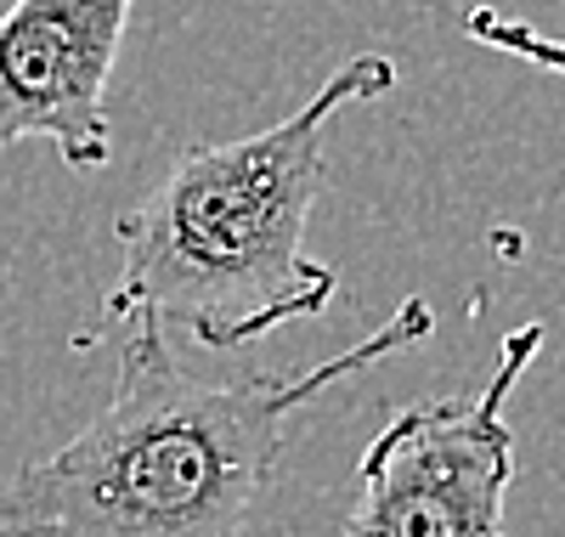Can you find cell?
Returning a JSON list of instances; mask_svg holds the SVG:
<instances>
[{
  "label": "cell",
  "instance_id": "obj_1",
  "mask_svg": "<svg viewBox=\"0 0 565 537\" xmlns=\"http://www.w3.org/2000/svg\"><path fill=\"white\" fill-rule=\"evenodd\" d=\"M430 334V301L407 295L356 346L300 373L199 379L164 328L130 323L114 402L57 453L0 475V537H244L295 413Z\"/></svg>",
  "mask_w": 565,
  "mask_h": 537
},
{
  "label": "cell",
  "instance_id": "obj_2",
  "mask_svg": "<svg viewBox=\"0 0 565 537\" xmlns=\"http://www.w3.org/2000/svg\"><path fill=\"white\" fill-rule=\"evenodd\" d=\"M396 91L385 52H356L306 103L255 136L199 141L119 215V277L103 323H153L204 351L255 346L282 323L322 317L340 272L306 250L322 199V136L345 108Z\"/></svg>",
  "mask_w": 565,
  "mask_h": 537
},
{
  "label": "cell",
  "instance_id": "obj_3",
  "mask_svg": "<svg viewBox=\"0 0 565 537\" xmlns=\"http://www.w3.org/2000/svg\"><path fill=\"white\" fill-rule=\"evenodd\" d=\"M537 351L543 323H521L503 334L481 390L396 408L356 459V498L340 537H509V402Z\"/></svg>",
  "mask_w": 565,
  "mask_h": 537
},
{
  "label": "cell",
  "instance_id": "obj_4",
  "mask_svg": "<svg viewBox=\"0 0 565 537\" xmlns=\"http://www.w3.org/2000/svg\"><path fill=\"white\" fill-rule=\"evenodd\" d=\"M136 0H12L0 12V148L52 141L68 170L114 159L108 80Z\"/></svg>",
  "mask_w": 565,
  "mask_h": 537
},
{
  "label": "cell",
  "instance_id": "obj_5",
  "mask_svg": "<svg viewBox=\"0 0 565 537\" xmlns=\"http://www.w3.org/2000/svg\"><path fill=\"white\" fill-rule=\"evenodd\" d=\"M458 29H463L469 40H481L487 52H503V57H514V63H532V69L565 80V34H543L537 23L503 18L498 7H463Z\"/></svg>",
  "mask_w": 565,
  "mask_h": 537
}]
</instances>
